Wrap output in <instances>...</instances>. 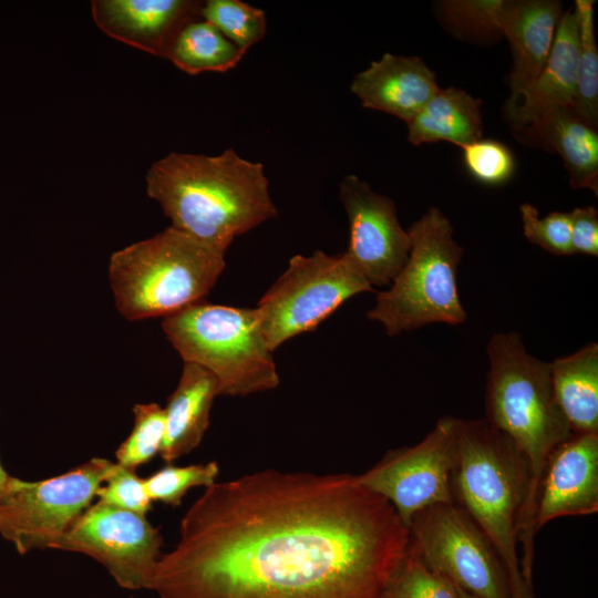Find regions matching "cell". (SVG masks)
Instances as JSON below:
<instances>
[{
  "mask_svg": "<svg viewBox=\"0 0 598 598\" xmlns=\"http://www.w3.org/2000/svg\"><path fill=\"white\" fill-rule=\"evenodd\" d=\"M411 540L357 475L258 471L205 488L162 554L161 598H386Z\"/></svg>",
  "mask_w": 598,
  "mask_h": 598,
  "instance_id": "6da1fadb",
  "label": "cell"
},
{
  "mask_svg": "<svg viewBox=\"0 0 598 598\" xmlns=\"http://www.w3.org/2000/svg\"><path fill=\"white\" fill-rule=\"evenodd\" d=\"M146 192L174 228L223 254L234 238L277 216L264 165L233 148L215 156L171 153L148 169Z\"/></svg>",
  "mask_w": 598,
  "mask_h": 598,
  "instance_id": "7a4b0ae2",
  "label": "cell"
},
{
  "mask_svg": "<svg viewBox=\"0 0 598 598\" xmlns=\"http://www.w3.org/2000/svg\"><path fill=\"white\" fill-rule=\"evenodd\" d=\"M487 423L504 434L525 461L529 486L519 522V544L534 547L539 483L549 454L573 432L553 393L550 362L532 355L518 332L495 333L487 343Z\"/></svg>",
  "mask_w": 598,
  "mask_h": 598,
  "instance_id": "3957f363",
  "label": "cell"
},
{
  "mask_svg": "<svg viewBox=\"0 0 598 598\" xmlns=\"http://www.w3.org/2000/svg\"><path fill=\"white\" fill-rule=\"evenodd\" d=\"M528 468L511 441L485 419L462 420L452 473L453 502L485 534L507 571L513 598H534L519 556V522Z\"/></svg>",
  "mask_w": 598,
  "mask_h": 598,
  "instance_id": "277c9868",
  "label": "cell"
},
{
  "mask_svg": "<svg viewBox=\"0 0 598 598\" xmlns=\"http://www.w3.org/2000/svg\"><path fill=\"white\" fill-rule=\"evenodd\" d=\"M225 254L174 228L110 258L117 310L128 320L168 317L203 301L225 268Z\"/></svg>",
  "mask_w": 598,
  "mask_h": 598,
  "instance_id": "5b68a950",
  "label": "cell"
},
{
  "mask_svg": "<svg viewBox=\"0 0 598 598\" xmlns=\"http://www.w3.org/2000/svg\"><path fill=\"white\" fill-rule=\"evenodd\" d=\"M162 328L184 362L216 378L219 395L245 396L279 384L257 308L203 300L164 318Z\"/></svg>",
  "mask_w": 598,
  "mask_h": 598,
  "instance_id": "8992f818",
  "label": "cell"
},
{
  "mask_svg": "<svg viewBox=\"0 0 598 598\" xmlns=\"http://www.w3.org/2000/svg\"><path fill=\"white\" fill-rule=\"evenodd\" d=\"M453 226L437 208L431 207L408 229L411 249L408 259L381 291L367 317L380 322L388 336H398L431 323L458 326L466 321L456 285L463 248L453 238Z\"/></svg>",
  "mask_w": 598,
  "mask_h": 598,
  "instance_id": "52a82bcc",
  "label": "cell"
},
{
  "mask_svg": "<svg viewBox=\"0 0 598 598\" xmlns=\"http://www.w3.org/2000/svg\"><path fill=\"white\" fill-rule=\"evenodd\" d=\"M372 290L346 251L293 256L256 307L268 347L274 352L317 328L351 297Z\"/></svg>",
  "mask_w": 598,
  "mask_h": 598,
  "instance_id": "ba28073f",
  "label": "cell"
},
{
  "mask_svg": "<svg viewBox=\"0 0 598 598\" xmlns=\"http://www.w3.org/2000/svg\"><path fill=\"white\" fill-rule=\"evenodd\" d=\"M113 463L93 457L47 480L29 482L12 477L0 501V535L20 554L54 549L92 504Z\"/></svg>",
  "mask_w": 598,
  "mask_h": 598,
  "instance_id": "9c48e42d",
  "label": "cell"
},
{
  "mask_svg": "<svg viewBox=\"0 0 598 598\" xmlns=\"http://www.w3.org/2000/svg\"><path fill=\"white\" fill-rule=\"evenodd\" d=\"M423 558L475 598H513L505 566L485 534L455 503L433 505L409 525Z\"/></svg>",
  "mask_w": 598,
  "mask_h": 598,
  "instance_id": "30bf717a",
  "label": "cell"
},
{
  "mask_svg": "<svg viewBox=\"0 0 598 598\" xmlns=\"http://www.w3.org/2000/svg\"><path fill=\"white\" fill-rule=\"evenodd\" d=\"M461 421L441 417L420 443L389 450L375 465L357 475L362 485L393 506L408 527L421 511L454 503L451 481Z\"/></svg>",
  "mask_w": 598,
  "mask_h": 598,
  "instance_id": "8fae6325",
  "label": "cell"
},
{
  "mask_svg": "<svg viewBox=\"0 0 598 598\" xmlns=\"http://www.w3.org/2000/svg\"><path fill=\"white\" fill-rule=\"evenodd\" d=\"M162 545L158 528L146 515L96 502L75 519L54 549L87 555L118 586L137 590L152 588Z\"/></svg>",
  "mask_w": 598,
  "mask_h": 598,
  "instance_id": "7c38bea8",
  "label": "cell"
},
{
  "mask_svg": "<svg viewBox=\"0 0 598 598\" xmlns=\"http://www.w3.org/2000/svg\"><path fill=\"white\" fill-rule=\"evenodd\" d=\"M350 225L346 254L373 286L390 285L405 264L411 239L396 215L393 200L372 190L357 175L339 186Z\"/></svg>",
  "mask_w": 598,
  "mask_h": 598,
  "instance_id": "4fadbf2b",
  "label": "cell"
},
{
  "mask_svg": "<svg viewBox=\"0 0 598 598\" xmlns=\"http://www.w3.org/2000/svg\"><path fill=\"white\" fill-rule=\"evenodd\" d=\"M598 512V433H571L549 454L539 483L534 528Z\"/></svg>",
  "mask_w": 598,
  "mask_h": 598,
  "instance_id": "5bb4252c",
  "label": "cell"
},
{
  "mask_svg": "<svg viewBox=\"0 0 598 598\" xmlns=\"http://www.w3.org/2000/svg\"><path fill=\"white\" fill-rule=\"evenodd\" d=\"M202 6L195 0H94L92 17L107 35L168 59L182 29L200 19Z\"/></svg>",
  "mask_w": 598,
  "mask_h": 598,
  "instance_id": "9a60e30c",
  "label": "cell"
},
{
  "mask_svg": "<svg viewBox=\"0 0 598 598\" xmlns=\"http://www.w3.org/2000/svg\"><path fill=\"white\" fill-rule=\"evenodd\" d=\"M561 14L559 1L504 0L501 30L509 42L513 56L508 76L511 95L504 105V113L516 106L544 69Z\"/></svg>",
  "mask_w": 598,
  "mask_h": 598,
  "instance_id": "2e32d148",
  "label": "cell"
},
{
  "mask_svg": "<svg viewBox=\"0 0 598 598\" xmlns=\"http://www.w3.org/2000/svg\"><path fill=\"white\" fill-rule=\"evenodd\" d=\"M351 92L363 107L409 122L440 90L435 73L419 56L385 53L358 73Z\"/></svg>",
  "mask_w": 598,
  "mask_h": 598,
  "instance_id": "e0dca14e",
  "label": "cell"
},
{
  "mask_svg": "<svg viewBox=\"0 0 598 598\" xmlns=\"http://www.w3.org/2000/svg\"><path fill=\"white\" fill-rule=\"evenodd\" d=\"M523 145L555 152L564 161L573 188L598 195V134L575 112L573 105L548 109L526 125L513 128Z\"/></svg>",
  "mask_w": 598,
  "mask_h": 598,
  "instance_id": "ac0fdd59",
  "label": "cell"
},
{
  "mask_svg": "<svg viewBox=\"0 0 598 598\" xmlns=\"http://www.w3.org/2000/svg\"><path fill=\"white\" fill-rule=\"evenodd\" d=\"M579 30L576 11L563 12L548 60L523 93L516 106L505 113L513 128L526 125L534 116L555 106L573 105L577 82Z\"/></svg>",
  "mask_w": 598,
  "mask_h": 598,
  "instance_id": "d6986e66",
  "label": "cell"
},
{
  "mask_svg": "<svg viewBox=\"0 0 598 598\" xmlns=\"http://www.w3.org/2000/svg\"><path fill=\"white\" fill-rule=\"evenodd\" d=\"M217 395L216 378L199 365L184 362L179 382L164 408L165 435L159 454L167 464L199 445Z\"/></svg>",
  "mask_w": 598,
  "mask_h": 598,
  "instance_id": "ffe728a7",
  "label": "cell"
},
{
  "mask_svg": "<svg viewBox=\"0 0 598 598\" xmlns=\"http://www.w3.org/2000/svg\"><path fill=\"white\" fill-rule=\"evenodd\" d=\"M555 401L573 433H598V344L550 362Z\"/></svg>",
  "mask_w": 598,
  "mask_h": 598,
  "instance_id": "44dd1931",
  "label": "cell"
},
{
  "mask_svg": "<svg viewBox=\"0 0 598 598\" xmlns=\"http://www.w3.org/2000/svg\"><path fill=\"white\" fill-rule=\"evenodd\" d=\"M406 126L415 146L445 141L463 147L482 138L481 101L454 86L440 89Z\"/></svg>",
  "mask_w": 598,
  "mask_h": 598,
  "instance_id": "7402d4cb",
  "label": "cell"
},
{
  "mask_svg": "<svg viewBox=\"0 0 598 598\" xmlns=\"http://www.w3.org/2000/svg\"><path fill=\"white\" fill-rule=\"evenodd\" d=\"M246 51L225 38L212 23L197 19L178 33L168 60L188 74L226 72L234 69Z\"/></svg>",
  "mask_w": 598,
  "mask_h": 598,
  "instance_id": "603a6c76",
  "label": "cell"
},
{
  "mask_svg": "<svg viewBox=\"0 0 598 598\" xmlns=\"http://www.w3.org/2000/svg\"><path fill=\"white\" fill-rule=\"evenodd\" d=\"M579 53L573 107L590 127L598 125V49L594 28V1L576 0Z\"/></svg>",
  "mask_w": 598,
  "mask_h": 598,
  "instance_id": "cb8c5ba5",
  "label": "cell"
},
{
  "mask_svg": "<svg viewBox=\"0 0 598 598\" xmlns=\"http://www.w3.org/2000/svg\"><path fill=\"white\" fill-rule=\"evenodd\" d=\"M200 18L212 23L239 49L247 50L266 34L265 11L240 0L203 2Z\"/></svg>",
  "mask_w": 598,
  "mask_h": 598,
  "instance_id": "d4e9b609",
  "label": "cell"
},
{
  "mask_svg": "<svg viewBox=\"0 0 598 598\" xmlns=\"http://www.w3.org/2000/svg\"><path fill=\"white\" fill-rule=\"evenodd\" d=\"M386 598H460L457 587L434 569L410 540Z\"/></svg>",
  "mask_w": 598,
  "mask_h": 598,
  "instance_id": "484cf974",
  "label": "cell"
},
{
  "mask_svg": "<svg viewBox=\"0 0 598 598\" xmlns=\"http://www.w3.org/2000/svg\"><path fill=\"white\" fill-rule=\"evenodd\" d=\"M134 425L115 451L116 463L132 471L150 462L161 452L165 435V412L157 403H140L133 408Z\"/></svg>",
  "mask_w": 598,
  "mask_h": 598,
  "instance_id": "4316f807",
  "label": "cell"
},
{
  "mask_svg": "<svg viewBox=\"0 0 598 598\" xmlns=\"http://www.w3.org/2000/svg\"><path fill=\"white\" fill-rule=\"evenodd\" d=\"M504 0H446L439 6L444 24L461 38L488 40L502 34Z\"/></svg>",
  "mask_w": 598,
  "mask_h": 598,
  "instance_id": "83f0119b",
  "label": "cell"
},
{
  "mask_svg": "<svg viewBox=\"0 0 598 598\" xmlns=\"http://www.w3.org/2000/svg\"><path fill=\"white\" fill-rule=\"evenodd\" d=\"M219 473L218 463L175 466L167 464L144 478L147 495L152 502L178 506L186 493L194 487H209L216 483Z\"/></svg>",
  "mask_w": 598,
  "mask_h": 598,
  "instance_id": "f1b7e54d",
  "label": "cell"
},
{
  "mask_svg": "<svg viewBox=\"0 0 598 598\" xmlns=\"http://www.w3.org/2000/svg\"><path fill=\"white\" fill-rule=\"evenodd\" d=\"M461 150L466 171L477 182L488 186H498L514 176L515 157L505 144L495 140L481 138Z\"/></svg>",
  "mask_w": 598,
  "mask_h": 598,
  "instance_id": "f546056e",
  "label": "cell"
},
{
  "mask_svg": "<svg viewBox=\"0 0 598 598\" xmlns=\"http://www.w3.org/2000/svg\"><path fill=\"white\" fill-rule=\"evenodd\" d=\"M519 212L524 235L532 244L557 256L574 254L569 213L551 212L540 218L537 208L528 203L522 204Z\"/></svg>",
  "mask_w": 598,
  "mask_h": 598,
  "instance_id": "4dcf8cb0",
  "label": "cell"
},
{
  "mask_svg": "<svg viewBox=\"0 0 598 598\" xmlns=\"http://www.w3.org/2000/svg\"><path fill=\"white\" fill-rule=\"evenodd\" d=\"M97 502L146 515L152 508L144 478L116 462L96 492Z\"/></svg>",
  "mask_w": 598,
  "mask_h": 598,
  "instance_id": "1f68e13d",
  "label": "cell"
},
{
  "mask_svg": "<svg viewBox=\"0 0 598 598\" xmlns=\"http://www.w3.org/2000/svg\"><path fill=\"white\" fill-rule=\"evenodd\" d=\"M570 241L574 254L598 255V212L592 206L576 207L570 213Z\"/></svg>",
  "mask_w": 598,
  "mask_h": 598,
  "instance_id": "d6a6232c",
  "label": "cell"
},
{
  "mask_svg": "<svg viewBox=\"0 0 598 598\" xmlns=\"http://www.w3.org/2000/svg\"><path fill=\"white\" fill-rule=\"evenodd\" d=\"M12 476H10L6 470L2 467L1 463H0V501L3 498L7 489H8V486H9V483L11 481Z\"/></svg>",
  "mask_w": 598,
  "mask_h": 598,
  "instance_id": "836d02e7",
  "label": "cell"
},
{
  "mask_svg": "<svg viewBox=\"0 0 598 598\" xmlns=\"http://www.w3.org/2000/svg\"><path fill=\"white\" fill-rule=\"evenodd\" d=\"M458 592H460V598H475V597L462 591L461 589H458Z\"/></svg>",
  "mask_w": 598,
  "mask_h": 598,
  "instance_id": "e575fe53",
  "label": "cell"
}]
</instances>
